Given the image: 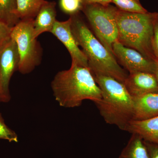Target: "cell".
Instances as JSON below:
<instances>
[{"instance_id": "cell-13", "label": "cell", "mask_w": 158, "mask_h": 158, "mask_svg": "<svg viewBox=\"0 0 158 158\" xmlns=\"http://www.w3.org/2000/svg\"><path fill=\"white\" fill-rule=\"evenodd\" d=\"M56 5L55 2L47 1L40 9L34 21V35L36 38L43 33L51 32L57 20Z\"/></svg>"}, {"instance_id": "cell-3", "label": "cell", "mask_w": 158, "mask_h": 158, "mask_svg": "<svg viewBox=\"0 0 158 158\" xmlns=\"http://www.w3.org/2000/svg\"><path fill=\"white\" fill-rule=\"evenodd\" d=\"M102 91V98L95 103L108 124L126 131L134 117V100L124 84L116 79L99 73H92Z\"/></svg>"}, {"instance_id": "cell-14", "label": "cell", "mask_w": 158, "mask_h": 158, "mask_svg": "<svg viewBox=\"0 0 158 158\" xmlns=\"http://www.w3.org/2000/svg\"><path fill=\"white\" fill-rule=\"evenodd\" d=\"M119 158H150L144 140L138 135L132 134Z\"/></svg>"}, {"instance_id": "cell-5", "label": "cell", "mask_w": 158, "mask_h": 158, "mask_svg": "<svg viewBox=\"0 0 158 158\" xmlns=\"http://www.w3.org/2000/svg\"><path fill=\"white\" fill-rule=\"evenodd\" d=\"M34 21L20 20L11 30V38L16 43L19 54L18 70L23 74L31 73L41 62L42 51L34 35Z\"/></svg>"}, {"instance_id": "cell-12", "label": "cell", "mask_w": 158, "mask_h": 158, "mask_svg": "<svg viewBox=\"0 0 158 158\" xmlns=\"http://www.w3.org/2000/svg\"><path fill=\"white\" fill-rule=\"evenodd\" d=\"M126 131L138 135L144 141L158 145V115L145 120H131Z\"/></svg>"}, {"instance_id": "cell-20", "label": "cell", "mask_w": 158, "mask_h": 158, "mask_svg": "<svg viewBox=\"0 0 158 158\" xmlns=\"http://www.w3.org/2000/svg\"><path fill=\"white\" fill-rule=\"evenodd\" d=\"M12 28L0 19V51L11 39Z\"/></svg>"}, {"instance_id": "cell-24", "label": "cell", "mask_w": 158, "mask_h": 158, "mask_svg": "<svg viewBox=\"0 0 158 158\" xmlns=\"http://www.w3.org/2000/svg\"><path fill=\"white\" fill-rule=\"evenodd\" d=\"M156 78L158 84V60L156 62V70L155 72Z\"/></svg>"}, {"instance_id": "cell-1", "label": "cell", "mask_w": 158, "mask_h": 158, "mask_svg": "<svg viewBox=\"0 0 158 158\" xmlns=\"http://www.w3.org/2000/svg\"><path fill=\"white\" fill-rule=\"evenodd\" d=\"M56 100L61 106L78 107L85 100L98 102L102 91L89 67L71 65L56 74L51 84Z\"/></svg>"}, {"instance_id": "cell-11", "label": "cell", "mask_w": 158, "mask_h": 158, "mask_svg": "<svg viewBox=\"0 0 158 158\" xmlns=\"http://www.w3.org/2000/svg\"><path fill=\"white\" fill-rule=\"evenodd\" d=\"M133 120H143L158 115V92L133 98Z\"/></svg>"}, {"instance_id": "cell-15", "label": "cell", "mask_w": 158, "mask_h": 158, "mask_svg": "<svg viewBox=\"0 0 158 158\" xmlns=\"http://www.w3.org/2000/svg\"><path fill=\"white\" fill-rule=\"evenodd\" d=\"M46 0H17V15L20 20L34 19Z\"/></svg>"}, {"instance_id": "cell-9", "label": "cell", "mask_w": 158, "mask_h": 158, "mask_svg": "<svg viewBox=\"0 0 158 158\" xmlns=\"http://www.w3.org/2000/svg\"><path fill=\"white\" fill-rule=\"evenodd\" d=\"M51 33L64 44L70 54L71 65L88 67V59L74 36L71 28V19L65 21L56 20Z\"/></svg>"}, {"instance_id": "cell-2", "label": "cell", "mask_w": 158, "mask_h": 158, "mask_svg": "<svg viewBox=\"0 0 158 158\" xmlns=\"http://www.w3.org/2000/svg\"><path fill=\"white\" fill-rule=\"evenodd\" d=\"M70 17L73 33L88 59L91 73L110 77L124 84L128 74L120 66L116 58L94 36L79 14Z\"/></svg>"}, {"instance_id": "cell-17", "label": "cell", "mask_w": 158, "mask_h": 158, "mask_svg": "<svg viewBox=\"0 0 158 158\" xmlns=\"http://www.w3.org/2000/svg\"><path fill=\"white\" fill-rule=\"evenodd\" d=\"M112 3L122 11L132 13H146L148 11L142 6L140 0H112Z\"/></svg>"}, {"instance_id": "cell-8", "label": "cell", "mask_w": 158, "mask_h": 158, "mask_svg": "<svg viewBox=\"0 0 158 158\" xmlns=\"http://www.w3.org/2000/svg\"><path fill=\"white\" fill-rule=\"evenodd\" d=\"M113 50L118 64L129 73L143 72L155 74L156 62L147 59L138 51L124 46L118 40L113 43Z\"/></svg>"}, {"instance_id": "cell-16", "label": "cell", "mask_w": 158, "mask_h": 158, "mask_svg": "<svg viewBox=\"0 0 158 158\" xmlns=\"http://www.w3.org/2000/svg\"><path fill=\"white\" fill-rule=\"evenodd\" d=\"M0 19L11 28L19 22L17 0H0Z\"/></svg>"}, {"instance_id": "cell-21", "label": "cell", "mask_w": 158, "mask_h": 158, "mask_svg": "<svg viewBox=\"0 0 158 158\" xmlns=\"http://www.w3.org/2000/svg\"><path fill=\"white\" fill-rule=\"evenodd\" d=\"M153 50L158 60V12L154 23V34L152 42Z\"/></svg>"}, {"instance_id": "cell-10", "label": "cell", "mask_w": 158, "mask_h": 158, "mask_svg": "<svg viewBox=\"0 0 158 158\" xmlns=\"http://www.w3.org/2000/svg\"><path fill=\"white\" fill-rule=\"evenodd\" d=\"M124 85L133 98L158 92V84L155 74L138 72L128 74Z\"/></svg>"}, {"instance_id": "cell-6", "label": "cell", "mask_w": 158, "mask_h": 158, "mask_svg": "<svg viewBox=\"0 0 158 158\" xmlns=\"http://www.w3.org/2000/svg\"><path fill=\"white\" fill-rule=\"evenodd\" d=\"M117 10L118 8L110 4H95L84 6L82 11L88 19L95 37L114 56L113 45L118 40V37L116 20Z\"/></svg>"}, {"instance_id": "cell-22", "label": "cell", "mask_w": 158, "mask_h": 158, "mask_svg": "<svg viewBox=\"0 0 158 158\" xmlns=\"http://www.w3.org/2000/svg\"><path fill=\"white\" fill-rule=\"evenodd\" d=\"M149 153L150 158H158V145L144 141Z\"/></svg>"}, {"instance_id": "cell-23", "label": "cell", "mask_w": 158, "mask_h": 158, "mask_svg": "<svg viewBox=\"0 0 158 158\" xmlns=\"http://www.w3.org/2000/svg\"><path fill=\"white\" fill-rule=\"evenodd\" d=\"M84 6L98 4L102 5H107L112 3V0H82Z\"/></svg>"}, {"instance_id": "cell-19", "label": "cell", "mask_w": 158, "mask_h": 158, "mask_svg": "<svg viewBox=\"0 0 158 158\" xmlns=\"http://www.w3.org/2000/svg\"><path fill=\"white\" fill-rule=\"evenodd\" d=\"M0 139L7 140L9 142H17L18 138L17 134L9 128L5 123L2 116L0 114Z\"/></svg>"}, {"instance_id": "cell-7", "label": "cell", "mask_w": 158, "mask_h": 158, "mask_svg": "<svg viewBox=\"0 0 158 158\" xmlns=\"http://www.w3.org/2000/svg\"><path fill=\"white\" fill-rule=\"evenodd\" d=\"M19 61L17 44L11 38L0 51V102H8L11 99L9 83Z\"/></svg>"}, {"instance_id": "cell-4", "label": "cell", "mask_w": 158, "mask_h": 158, "mask_svg": "<svg viewBox=\"0 0 158 158\" xmlns=\"http://www.w3.org/2000/svg\"><path fill=\"white\" fill-rule=\"evenodd\" d=\"M157 13H132L118 9L116 15L118 42L156 62L158 60L154 53L152 42L154 23Z\"/></svg>"}, {"instance_id": "cell-18", "label": "cell", "mask_w": 158, "mask_h": 158, "mask_svg": "<svg viewBox=\"0 0 158 158\" xmlns=\"http://www.w3.org/2000/svg\"><path fill=\"white\" fill-rule=\"evenodd\" d=\"M59 5L61 10L70 16L79 14L84 6L82 0H59Z\"/></svg>"}]
</instances>
